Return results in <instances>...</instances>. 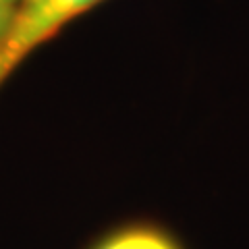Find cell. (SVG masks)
<instances>
[{
	"instance_id": "cell-1",
	"label": "cell",
	"mask_w": 249,
	"mask_h": 249,
	"mask_svg": "<svg viewBox=\"0 0 249 249\" xmlns=\"http://www.w3.org/2000/svg\"><path fill=\"white\" fill-rule=\"evenodd\" d=\"M102 0H17L0 42V88L37 46Z\"/></svg>"
},
{
	"instance_id": "cell-2",
	"label": "cell",
	"mask_w": 249,
	"mask_h": 249,
	"mask_svg": "<svg viewBox=\"0 0 249 249\" xmlns=\"http://www.w3.org/2000/svg\"><path fill=\"white\" fill-rule=\"evenodd\" d=\"M96 249H181L164 231L154 227H131L108 237Z\"/></svg>"
},
{
	"instance_id": "cell-3",
	"label": "cell",
	"mask_w": 249,
	"mask_h": 249,
	"mask_svg": "<svg viewBox=\"0 0 249 249\" xmlns=\"http://www.w3.org/2000/svg\"><path fill=\"white\" fill-rule=\"evenodd\" d=\"M13 9H15V4H9V2H4V0H0V42H2L6 29H9Z\"/></svg>"
},
{
	"instance_id": "cell-4",
	"label": "cell",
	"mask_w": 249,
	"mask_h": 249,
	"mask_svg": "<svg viewBox=\"0 0 249 249\" xmlns=\"http://www.w3.org/2000/svg\"><path fill=\"white\" fill-rule=\"evenodd\" d=\"M4 2H9V4H17V0H4Z\"/></svg>"
}]
</instances>
